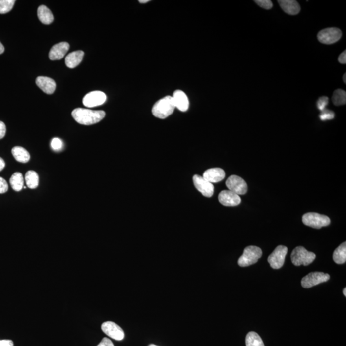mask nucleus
<instances>
[{"label": "nucleus", "instance_id": "nucleus-1", "mask_svg": "<svg viewBox=\"0 0 346 346\" xmlns=\"http://www.w3.org/2000/svg\"><path fill=\"white\" fill-rule=\"evenodd\" d=\"M72 116L78 123L83 125H92L98 123L105 117L104 111L78 108L72 112Z\"/></svg>", "mask_w": 346, "mask_h": 346}, {"label": "nucleus", "instance_id": "nucleus-2", "mask_svg": "<svg viewBox=\"0 0 346 346\" xmlns=\"http://www.w3.org/2000/svg\"><path fill=\"white\" fill-rule=\"evenodd\" d=\"M175 108L172 96H167L155 103L152 108V114L159 119H166L172 115Z\"/></svg>", "mask_w": 346, "mask_h": 346}, {"label": "nucleus", "instance_id": "nucleus-3", "mask_svg": "<svg viewBox=\"0 0 346 346\" xmlns=\"http://www.w3.org/2000/svg\"><path fill=\"white\" fill-rule=\"evenodd\" d=\"M316 258V255L312 252H310L304 247L299 246L295 247L291 254V260L292 264L295 266H300L301 265L306 266L312 264Z\"/></svg>", "mask_w": 346, "mask_h": 346}, {"label": "nucleus", "instance_id": "nucleus-4", "mask_svg": "<svg viewBox=\"0 0 346 346\" xmlns=\"http://www.w3.org/2000/svg\"><path fill=\"white\" fill-rule=\"evenodd\" d=\"M262 256V251L260 247L254 246L247 247L238 260V266L247 267L255 264Z\"/></svg>", "mask_w": 346, "mask_h": 346}, {"label": "nucleus", "instance_id": "nucleus-5", "mask_svg": "<svg viewBox=\"0 0 346 346\" xmlns=\"http://www.w3.org/2000/svg\"><path fill=\"white\" fill-rule=\"evenodd\" d=\"M302 221L304 225L316 229L327 227L331 222L330 219L328 216L315 213V212H308L304 214Z\"/></svg>", "mask_w": 346, "mask_h": 346}, {"label": "nucleus", "instance_id": "nucleus-6", "mask_svg": "<svg viewBox=\"0 0 346 346\" xmlns=\"http://www.w3.org/2000/svg\"><path fill=\"white\" fill-rule=\"evenodd\" d=\"M343 33L339 28H328L321 30L317 34V39L321 43L332 45L340 40Z\"/></svg>", "mask_w": 346, "mask_h": 346}, {"label": "nucleus", "instance_id": "nucleus-7", "mask_svg": "<svg viewBox=\"0 0 346 346\" xmlns=\"http://www.w3.org/2000/svg\"><path fill=\"white\" fill-rule=\"evenodd\" d=\"M288 252V247L278 246L268 257V262L271 268L275 269L281 268L284 266Z\"/></svg>", "mask_w": 346, "mask_h": 346}, {"label": "nucleus", "instance_id": "nucleus-8", "mask_svg": "<svg viewBox=\"0 0 346 346\" xmlns=\"http://www.w3.org/2000/svg\"><path fill=\"white\" fill-rule=\"evenodd\" d=\"M226 185L228 189L238 196L246 194L247 191V185L244 179L240 177L232 175L227 179L226 181Z\"/></svg>", "mask_w": 346, "mask_h": 346}, {"label": "nucleus", "instance_id": "nucleus-9", "mask_svg": "<svg viewBox=\"0 0 346 346\" xmlns=\"http://www.w3.org/2000/svg\"><path fill=\"white\" fill-rule=\"evenodd\" d=\"M330 275L322 272H313L308 274L301 280V286L305 288H309L324 283L330 280Z\"/></svg>", "mask_w": 346, "mask_h": 346}, {"label": "nucleus", "instance_id": "nucleus-10", "mask_svg": "<svg viewBox=\"0 0 346 346\" xmlns=\"http://www.w3.org/2000/svg\"><path fill=\"white\" fill-rule=\"evenodd\" d=\"M102 330L107 336L116 341H122L124 338L123 330L117 324L107 321L102 324Z\"/></svg>", "mask_w": 346, "mask_h": 346}, {"label": "nucleus", "instance_id": "nucleus-11", "mask_svg": "<svg viewBox=\"0 0 346 346\" xmlns=\"http://www.w3.org/2000/svg\"><path fill=\"white\" fill-rule=\"evenodd\" d=\"M107 96L104 92L96 91L87 94L83 99V104L85 107L92 108L102 105L106 102Z\"/></svg>", "mask_w": 346, "mask_h": 346}, {"label": "nucleus", "instance_id": "nucleus-12", "mask_svg": "<svg viewBox=\"0 0 346 346\" xmlns=\"http://www.w3.org/2000/svg\"><path fill=\"white\" fill-rule=\"evenodd\" d=\"M193 181L195 187L203 194V196L207 197V198H210V197L213 196L214 192V185H212V183L206 180L203 176L197 174L194 175Z\"/></svg>", "mask_w": 346, "mask_h": 346}, {"label": "nucleus", "instance_id": "nucleus-13", "mask_svg": "<svg viewBox=\"0 0 346 346\" xmlns=\"http://www.w3.org/2000/svg\"><path fill=\"white\" fill-rule=\"evenodd\" d=\"M219 201L221 205L226 207H235L240 204L241 198L240 196L233 193L231 190H223L218 196Z\"/></svg>", "mask_w": 346, "mask_h": 346}, {"label": "nucleus", "instance_id": "nucleus-14", "mask_svg": "<svg viewBox=\"0 0 346 346\" xmlns=\"http://www.w3.org/2000/svg\"><path fill=\"white\" fill-rule=\"evenodd\" d=\"M175 107L181 112H185L189 108V100L187 95L181 90H176L172 96Z\"/></svg>", "mask_w": 346, "mask_h": 346}, {"label": "nucleus", "instance_id": "nucleus-15", "mask_svg": "<svg viewBox=\"0 0 346 346\" xmlns=\"http://www.w3.org/2000/svg\"><path fill=\"white\" fill-rule=\"evenodd\" d=\"M69 44L66 42H62L56 44L50 50L49 53V58L51 60H61L64 58L65 55L67 54L69 50Z\"/></svg>", "mask_w": 346, "mask_h": 346}, {"label": "nucleus", "instance_id": "nucleus-16", "mask_svg": "<svg viewBox=\"0 0 346 346\" xmlns=\"http://www.w3.org/2000/svg\"><path fill=\"white\" fill-rule=\"evenodd\" d=\"M36 84L44 93L52 95L56 89V84L53 79L46 76H39L36 79Z\"/></svg>", "mask_w": 346, "mask_h": 346}, {"label": "nucleus", "instance_id": "nucleus-17", "mask_svg": "<svg viewBox=\"0 0 346 346\" xmlns=\"http://www.w3.org/2000/svg\"><path fill=\"white\" fill-rule=\"evenodd\" d=\"M203 177L210 183H218L225 178V172L221 168H211L203 173Z\"/></svg>", "mask_w": 346, "mask_h": 346}, {"label": "nucleus", "instance_id": "nucleus-18", "mask_svg": "<svg viewBox=\"0 0 346 346\" xmlns=\"http://www.w3.org/2000/svg\"><path fill=\"white\" fill-rule=\"evenodd\" d=\"M278 2L282 9L288 14L294 16L301 11V6L295 0H279Z\"/></svg>", "mask_w": 346, "mask_h": 346}, {"label": "nucleus", "instance_id": "nucleus-19", "mask_svg": "<svg viewBox=\"0 0 346 346\" xmlns=\"http://www.w3.org/2000/svg\"><path fill=\"white\" fill-rule=\"evenodd\" d=\"M84 56V52L82 50L72 52L65 58V64L69 68L73 69L82 62Z\"/></svg>", "mask_w": 346, "mask_h": 346}, {"label": "nucleus", "instance_id": "nucleus-20", "mask_svg": "<svg viewBox=\"0 0 346 346\" xmlns=\"http://www.w3.org/2000/svg\"><path fill=\"white\" fill-rule=\"evenodd\" d=\"M37 16L41 23L45 25H50L54 21V17L51 10L45 5L39 6L37 9Z\"/></svg>", "mask_w": 346, "mask_h": 346}, {"label": "nucleus", "instance_id": "nucleus-21", "mask_svg": "<svg viewBox=\"0 0 346 346\" xmlns=\"http://www.w3.org/2000/svg\"><path fill=\"white\" fill-rule=\"evenodd\" d=\"M13 156L17 162L21 163H26L30 161V155L26 149L21 146H16L12 150Z\"/></svg>", "mask_w": 346, "mask_h": 346}, {"label": "nucleus", "instance_id": "nucleus-22", "mask_svg": "<svg viewBox=\"0 0 346 346\" xmlns=\"http://www.w3.org/2000/svg\"><path fill=\"white\" fill-rule=\"evenodd\" d=\"M333 259L337 264H345L346 261V242L341 244L333 254Z\"/></svg>", "mask_w": 346, "mask_h": 346}, {"label": "nucleus", "instance_id": "nucleus-23", "mask_svg": "<svg viewBox=\"0 0 346 346\" xmlns=\"http://www.w3.org/2000/svg\"><path fill=\"white\" fill-rule=\"evenodd\" d=\"M11 187L15 191L19 192L23 189L25 180H24L23 174L21 173L16 172L11 176L10 179Z\"/></svg>", "mask_w": 346, "mask_h": 346}, {"label": "nucleus", "instance_id": "nucleus-24", "mask_svg": "<svg viewBox=\"0 0 346 346\" xmlns=\"http://www.w3.org/2000/svg\"><path fill=\"white\" fill-rule=\"evenodd\" d=\"M26 185L30 189H36L39 186V178L38 174L34 171H29L25 174Z\"/></svg>", "mask_w": 346, "mask_h": 346}, {"label": "nucleus", "instance_id": "nucleus-25", "mask_svg": "<svg viewBox=\"0 0 346 346\" xmlns=\"http://www.w3.org/2000/svg\"><path fill=\"white\" fill-rule=\"evenodd\" d=\"M246 346H265L261 337L255 332H250L246 337Z\"/></svg>", "mask_w": 346, "mask_h": 346}, {"label": "nucleus", "instance_id": "nucleus-26", "mask_svg": "<svg viewBox=\"0 0 346 346\" xmlns=\"http://www.w3.org/2000/svg\"><path fill=\"white\" fill-rule=\"evenodd\" d=\"M332 102L336 106H341L346 104V93L343 89H337L334 92Z\"/></svg>", "mask_w": 346, "mask_h": 346}, {"label": "nucleus", "instance_id": "nucleus-27", "mask_svg": "<svg viewBox=\"0 0 346 346\" xmlns=\"http://www.w3.org/2000/svg\"><path fill=\"white\" fill-rule=\"evenodd\" d=\"M15 0H0V14H6L12 9Z\"/></svg>", "mask_w": 346, "mask_h": 346}, {"label": "nucleus", "instance_id": "nucleus-28", "mask_svg": "<svg viewBox=\"0 0 346 346\" xmlns=\"http://www.w3.org/2000/svg\"><path fill=\"white\" fill-rule=\"evenodd\" d=\"M319 117H320L322 121H327V120H332L335 117V114L334 112L325 109V110L321 111Z\"/></svg>", "mask_w": 346, "mask_h": 346}, {"label": "nucleus", "instance_id": "nucleus-29", "mask_svg": "<svg viewBox=\"0 0 346 346\" xmlns=\"http://www.w3.org/2000/svg\"><path fill=\"white\" fill-rule=\"evenodd\" d=\"M328 103H329V99H328L327 96H322V97L319 98V100H317V109L321 111L325 110L326 106H327V105L328 104Z\"/></svg>", "mask_w": 346, "mask_h": 346}, {"label": "nucleus", "instance_id": "nucleus-30", "mask_svg": "<svg viewBox=\"0 0 346 346\" xmlns=\"http://www.w3.org/2000/svg\"><path fill=\"white\" fill-rule=\"evenodd\" d=\"M255 3L260 7L266 10H270L273 7L272 1L270 0H255Z\"/></svg>", "mask_w": 346, "mask_h": 346}, {"label": "nucleus", "instance_id": "nucleus-31", "mask_svg": "<svg viewBox=\"0 0 346 346\" xmlns=\"http://www.w3.org/2000/svg\"><path fill=\"white\" fill-rule=\"evenodd\" d=\"M51 147L55 151H60L63 148V142L58 138H54L51 141Z\"/></svg>", "mask_w": 346, "mask_h": 346}, {"label": "nucleus", "instance_id": "nucleus-32", "mask_svg": "<svg viewBox=\"0 0 346 346\" xmlns=\"http://www.w3.org/2000/svg\"><path fill=\"white\" fill-rule=\"evenodd\" d=\"M8 190V185L5 179L0 177V194H5Z\"/></svg>", "mask_w": 346, "mask_h": 346}, {"label": "nucleus", "instance_id": "nucleus-33", "mask_svg": "<svg viewBox=\"0 0 346 346\" xmlns=\"http://www.w3.org/2000/svg\"><path fill=\"white\" fill-rule=\"evenodd\" d=\"M97 346H115L113 345V342H112L110 339L108 338H105L102 339V341L100 342L99 345Z\"/></svg>", "mask_w": 346, "mask_h": 346}, {"label": "nucleus", "instance_id": "nucleus-34", "mask_svg": "<svg viewBox=\"0 0 346 346\" xmlns=\"http://www.w3.org/2000/svg\"><path fill=\"white\" fill-rule=\"evenodd\" d=\"M6 134V126L5 123L0 121V139H3Z\"/></svg>", "mask_w": 346, "mask_h": 346}, {"label": "nucleus", "instance_id": "nucleus-35", "mask_svg": "<svg viewBox=\"0 0 346 346\" xmlns=\"http://www.w3.org/2000/svg\"><path fill=\"white\" fill-rule=\"evenodd\" d=\"M338 61L339 62L342 63V64H346V51L345 50L342 54L339 56L338 58Z\"/></svg>", "mask_w": 346, "mask_h": 346}, {"label": "nucleus", "instance_id": "nucleus-36", "mask_svg": "<svg viewBox=\"0 0 346 346\" xmlns=\"http://www.w3.org/2000/svg\"><path fill=\"white\" fill-rule=\"evenodd\" d=\"M0 346H14V343L11 340H0Z\"/></svg>", "mask_w": 346, "mask_h": 346}, {"label": "nucleus", "instance_id": "nucleus-37", "mask_svg": "<svg viewBox=\"0 0 346 346\" xmlns=\"http://www.w3.org/2000/svg\"><path fill=\"white\" fill-rule=\"evenodd\" d=\"M5 167V163L2 158L0 157V172Z\"/></svg>", "mask_w": 346, "mask_h": 346}, {"label": "nucleus", "instance_id": "nucleus-38", "mask_svg": "<svg viewBox=\"0 0 346 346\" xmlns=\"http://www.w3.org/2000/svg\"><path fill=\"white\" fill-rule=\"evenodd\" d=\"M5 51V48H4L3 45H2L1 43L0 42V54H3Z\"/></svg>", "mask_w": 346, "mask_h": 346}, {"label": "nucleus", "instance_id": "nucleus-39", "mask_svg": "<svg viewBox=\"0 0 346 346\" xmlns=\"http://www.w3.org/2000/svg\"><path fill=\"white\" fill-rule=\"evenodd\" d=\"M141 3H146L150 1V0H139V1Z\"/></svg>", "mask_w": 346, "mask_h": 346}, {"label": "nucleus", "instance_id": "nucleus-40", "mask_svg": "<svg viewBox=\"0 0 346 346\" xmlns=\"http://www.w3.org/2000/svg\"><path fill=\"white\" fill-rule=\"evenodd\" d=\"M343 82L345 84H346V74H344L343 76Z\"/></svg>", "mask_w": 346, "mask_h": 346}, {"label": "nucleus", "instance_id": "nucleus-41", "mask_svg": "<svg viewBox=\"0 0 346 346\" xmlns=\"http://www.w3.org/2000/svg\"><path fill=\"white\" fill-rule=\"evenodd\" d=\"M343 294L345 295V296H346V288H344Z\"/></svg>", "mask_w": 346, "mask_h": 346}, {"label": "nucleus", "instance_id": "nucleus-42", "mask_svg": "<svg viewBox=\"0 0 346 346\" xmlns=\"http://www.w3.org/2000/svg\"><path fill=\"white\" fill-rule=\"evenodd\" d=\"M157 346V345H150V346Z\"/></svg>", "mask_w": 346, "mask_h": 346}]
</instances>
